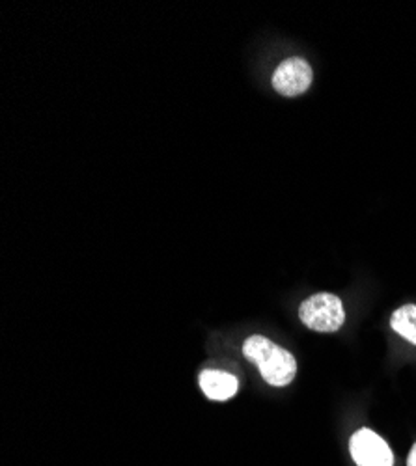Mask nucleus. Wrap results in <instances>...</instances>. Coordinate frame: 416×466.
<instances>
[{
    "label": "nucleus",
    "instance_id": "1",
    "mask_svg": "<svg viewBox=\"0 0 416 466\" xmlns=\"http://www.w3.org/2000/svg\"><path fill=\"white\" fill-rule=\"evenodd\" d=\"M243 353L271 386H288L297 375L295 357L268 338L250 336L243 345Z\"/></svg>",
    "mask_w": 416,
    "mask_h": 466
},
{
    "label": "nucleus",
    "instance_id": "2",
    "mask_svg": "<svg viewBox=\"0 0 416 466\" xmlns=\"http://www.w3.org/2000/svg\"><path fill=\"white\" fill-rule=\"evenodd\" d=\"M299 318L310 330L330 334L340 330L346 321L344 304L332 293H318L299 308Z\"/></svg>",
    "mask_w": 416,
    "mask_h": 466
},
{
    "label": "nucleus",
    "instance_id": "3",
    "mask_svg": "<svg viewBox=\"0 0 416 466\" xmlns=\"http://www.w3.org/2000/svg\"><path fill=\"white\" fill-rule=\"evenodd\" d=\"M312 67L305 58L284 60L273 75V88L284 97H297L305 94L312 85Z\"/></svg>",
    "mask_w": 416,
    "mask_h": 466
},
{
    "label": "nucleus",
    "instance_id": "4",
    "mask_svg": "<svg viewBox=\"0 0 416 466\" xmlns=\"http://www.w3.org/2000/svg\"><path fill=\"white\" fill-rule=\"evenodd\" d=\"M351 455L359 466H392L394 455L385 439L371 430H360L350 442Z\"/></svg>",
    "mask_w": 416,
    "mask_h": 466
},
{
    "label": "nucleus",
    "instance_id": "5",
    "mask_svg": "<svg viewBox=\"0 0 416 466\" xmlns=\"http://www.w3.org/2000/svg\"><path fill=\"white\" fill-rule=\"evenodd\" d=\"M200 388L206 394V398L213 401H226V400H232L238 394L239 382L232 373L208 370L200 375Z\"/></svg>",
    "mask_w": 416,
    "mask_h": 466
},
{
    "label": "nucleus",
    "instance_id": "6",
    "mask_svg": "<svg viewBox=\"0 0 416 466\" xmlns=\"http://www.w3.org/2000/svg\"><path fill=\"white\" fill-rule=\"evenodd\" d=\"M391 327L396 334L416 345V306L405 304L398 308L391 318Z\"/></svg>",
    "mask_w": 416,
    "mask_h": 466
},
{
    "label": "nucleus",
    "instance_id": "7",
    "mask_svg": "<svg viewBox=\"0 0 416 466\" xmlns=\"http://www.w3.org/2000/svg\"><path fill=\"white\" fill-rule=\"evenodd\" d=\"M407 466H416V444L412 446L411 453H409V459H407Z\"/></svg>",
    "mask_w": 416,
    "mask_h": 466
}]
</instances>
